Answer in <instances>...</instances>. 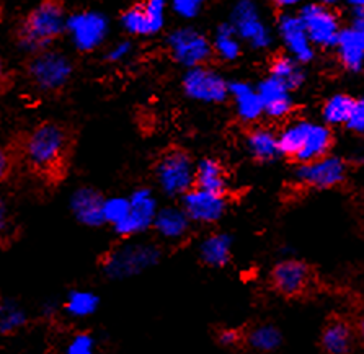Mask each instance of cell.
Masks as SVG:
<instances>
[{"label":"cell","mask_w":364,"mask_h":354,"mask_svg":"<svg viewBox=\"0 0 364 354\" xmlns=\"http://www.w3.org/2000/svg\"><path fill=\"white\" fill-rule=\"evenodd\" d=\"M159 211L156 195L151 188H137L129 196V214L123 222L113 227L121 237H132L151 229Z\"/></svg>","instance_id":"17"},{"label":"cell","mask_w":364,"mask_h":354,"mask_svg":"<svg viewBox=\"0 0 364 354\" xmlns=\"http://www.w3.org/2000/svg\"><path fill=\"white\" fill-rule=\"evenodd\" d=\"M353 9V12H364V0H345Z\"/></svg>","instance_id":"45"},{"label":"cell","mask_w":364,"mask_h":354,"mask_svg":"<svg viewBox=\"0 0 364 354\" xmlns=\"http://www.w3.org/2000/svg\"><path fill=\"white\" fill-rule=\"evenodd\" d=\"M12 85V80H10V74L7 68H5L4 60L0 59V93L7 90V88Z\"/></svg>","instance_id":"44"},{"label":"cell","mask_w":364,"mask_h":354,"mask_svg":"<svg viewBox=\"0 0 364 354\" xmlns=\"http://www.w3.org/2000/svg\"><path fill=\"white\" fill-rule=\"evenodd\" d=\"M26 322V315L15 304H0V333H14Z\"/></svg>","instance_id":"33"},{"label":"cell","mask_w":364,"mask_h":354,"mask_svg":"<svg viewBox=\"0 0 364 354\" xmlns=\"http://www.w3.org/2000/svg\"><path fill=\"white\" fill-rule=\"evenodd\" d=\"M209 0H170L172 12L183 20H195L206 7Z\"/></svg>","instance_id":"35"},{"label":"cell","mask_w":364,"mask_h":354,"mask_svg":"<svg viewBox=\"0 0 364 354\" xmlns=\"http://www.w3.org/2000/svg\"><path fill=\"white\" fill-rule=\"evenodd\" d=\"M65 23L63 0H41L16 26V41L33 53L43 51L64 35Z\"/></svg>","instance_id":"3"},{"label":"cell","mask_w":364,"mask_h":354,"mask_svg":"<svg viewBox=\"0 0 364 354\" xmlns=\"http://www.w3.org/2000/svg\"><path fill=\"white\" fill-rule=\"evenodd\" d=\"M181 90L195 103L218 107L229 102V79L209 64L186 69L181 77Z\"/></svg>","instance_id":"8"},{"label":"cell","mask_w":364,"mask_h":354,"mask_svg":"<svg viewBox=\"0 0 364 354\" xmlns=\"http://www.w3.org/2000/svg\"><path fill=\"white\" fill-rule=\"evenodd\" d=\"M269 4L274 9H278L279 12H294L296 9L306 4V0H269Z\"/></svg>","instance_id":"42"},{"label":"cell","mask_w":364,"mask_h":354,"mask_svg":"<svg viewBox=\"0 0 364 354\" xmlns=\"http://www.w3.org/2000/svg\"><path fill=\"white\" fill-rule=\"evenodd\" d=\"M141 7L151 25L152 35L161 33L165 26V14H167L168 0H142Z\"/></svg>","instance_id":"34"},{"label":"cell","mask_w":364,"mask_h":354,"mask_svg":"<svg viewBox=\"0 0 364 354\" xmlns=\"http://www.w3.org/2000/svg\"><path fill=\"white\" fill-rule=\"evenodd\" d=\"M281 157L296 165H304L332 154L333 129L322 121L291 118L278 131Z\"/></svg>","instance_id":"2"},{"label":"cell","mask_w":364,"mask_h":354,"mask_svg":"<svg viewBox=\"0 0 364 354\" xmlns=\"http://www.w3.org/2000/svg\"><path fill=\"white\" fill-rule=\"evenodd\" d=\"M353 104H355V97L345 92L333 93V95L325 98V102L322 103L321 121L332 129L336 126H345L350 118Z\"/></svg>","instance_id":"28"},{"label":"cell","mask_w":364,"mask_h":354,"mask_svg":"<svg viewBox=\"0 0 364 354\" xmlns=\"http://www.w3.org/2000/svg\"><path fill=\"white\" fill-rule=\"evenodd\" d=\"M211 44L214 58L224 64L235 63V60L242 58V53H244V43L237 36L235 30L229 21H223V23L216 26L211 36Z\"/></svg>","instance_id":"26"},{"label":"cell","mask_w":364,"mask_h":354,"mask_svg":"<svg viewBox=\"0 0 364 354\" xmlns=\"http://www.w3.org/2000/svg\"><path fill=\"white\" fill-rule=\"evenodd\" d=\"M16 162V156L12 146L0 147V183L12 175Z\"/></svg>","instance_id":"39"},{"label":"cell","mask_w":364,"mask_h":354,"mask_svg":"<svg viewBox=\"0 0 364 354\" xmlns=\"http://www.w3.org/2000/svg\"><path fill=\"white\" fill-rule=\"evenodd\" d=\"M161 258V252L152 243H129L118 248L107 258L103 268L109 278H129L154 267Z\"/></svg>","instance_id":"11"},{"label":"cell","mask_w":364,"mask_h":354,"mask_svg":"<svg viewBox=\"0 0 364 354\" xmlns=\"http://www.w3.org/2000/svg\"><path fill=\"white\" fill-rule=\"evenodd\" d=\"M358 333H360L361 340L364 341V312H363V315L360 317V322H358Z\"/></svg>","instance_id":"47"},{"label":"cell","mask_w":364,"mask_h":354,"mask_svg":"<svg viewBox=\"0 0 364 354\" xmlns=\"http://www.w3.org/2000/svg\"><path fill=\"white\" fill-rule=\"evenodd\" d=\"M228 21L240 41L253 51L267 53L277 41L274 26H269L263 18L262 7L257 0H235Z\"/></svg>","instance_id":"5"},{"label":"cell","mask_w":364,"mask_h":354,"mask_svg":"<svg viewBox=\"0 0 364 354\" xmlns=\"http://www.w3.org/2000/svg\"><path fill=\"white\" fill-rule=\"evenodd\" d=\"M274 35L283 46L284 54L296 59L297 63L307 68L309 64L316 60L317 49L309 40L304 25L296 12H281L278 15Z\"/></svg>","instance_id":"12"},{"label":"cell","mask_w":364,"mask_h":354,"mask_svg":"<svg viewBox=\"0 0 364 354\" xmlns=\"http://www.w3.org/2000/svg\"><path fill=\"white\" fill-rule=\"evenodd\" d=\"M355 345V331L343 318H332L325 325L321 346L327 354H348Z\"/></svg>","instance_id":"27"},{"label":"cell","mask_w":364,"mask_h":354,"mask_svg":"<svg viewBox=\"0 0 364 354\" xmlns=\"http://www.w3.org/2000/svg\"><path fill=\"white\" fill-rule=\"evenodd\" d=\"M75 131L60 121H43L12 144L16 160L44 180H59L68 171L74 154Z\"/></svg>","instance_id":"1"},{"label":"cell","mask_w":364,"mask_h":354,"mask_svg":"<svg viewBox=\"0 0 364 354\" xmlns=\"http://www.w3.org/2000/svg\"><path fill=\"white\" fill-rule=\"evenodd\" d=\"M105 198L93 188H79L70 199V209L80 224L88 227H100L103 220Z\"/></svg>","instance_id":"21"},{"label":"cell","mask_w":364,"mask_h":354,"mask_svg":"<svg viewBox=\"0 0 364 354\" xmlns=\"http://www.w3.org/2000/svg\"><path fill=\"white\" fill-rule=\"evenodd\" d=\"M165 48L173 63L185 69L208 65L214 58L211 36L190 25L170 31L165 38Z\"/></svg>","instance_id":"7"},{"label":"cell","mask_w":364,"mask_h":354,"mask_svg":"<svg viewBox=\"0 0 364 354\" xmlns=\"http://www.w3.org/2000/svg\"><path fill=\"white\" fill-rule=\"evenodd\" d=\"M244 147L255 162L272 163L281 157L278 131L267 124L250 126L244 137Z\"/></svg>","instance_id":"19"},{"label":"cell","mask_w":364,"mask_h":354,"mask_svg":"<svg viewBox=\"0 0 364 354\" xmlns=\"http://www.w3.org/2000/svg\"><path fill=\"white\" fill-rule=\"evenodd\" d=\"M14 235V220L12 214L9 211V206L4 199H0V243L4 240L12 239Z\"/></svg>","instance_id":"40"},{"label":"cell","mask_w":364,"mask_h":354,"mask_svg":"<svg viewBox=\"0 0 364 354\" xmlns=\"http://www.w3.org/2000/svg\"><path fill=\"white\" fill-rule=\"evenodd\" d=\"M121 26L131 36H154L149 20L141 4L132 5L121 14Z\"/></svg>","instance_id":"30"},{"label":"cell","mask_w":364,"mask_h":354,"mask_svg":"<svg viewBox=\"0 0 364 354\" xmlns=\"http://www.w3.org/2000/svg\"><path fill=\"white\" fill-rule=\"evenodd\" d=\"M307 31V36L316 49H333L338 38L341 20L332 7H325L317 2H306L296 10Z\"/></svg>","instance_id":"10"},{"label":"cell","mask_w":364,"mask_h":354,"mask_svg":"<svg viewBox=\"0 0 364 354\" xmlns=\"http://www.w3.org/2000/svg\"><path fill=\"white\" fill-rule=\"evenodd\" d=\"M196 162L181 147H172L159 156L154 175L164 195L181 198L195 186Z\"/></svg>","instance_id":"6"},{"label":"cell","mask_w":364,"mask_h":354,"mask_svg":"<svg viewBox=\"0 0 364 354\" xmlns=\"http://www.w3.org/2000/svg\"><path fill=\"white\" fill-rule=\"evenodd\" d=\"M129 214V198L113 196L103 201V220L105 224L117 227L128 218Z\"/></svg>","instance_id":"32"},{"label":"cell","mask_w":364,"mask_h":354,"mask_svg":"<svg viewBox=\"0 0 364 354\" xmlns=\"http://www.w3.org/2000/svg\"><path fill=\"white\" fill-rule=\"evenodd\" d=\"M98 309V297L90 291H74L70 292L65 302V311L73 317L84 318L92 315Z\"/></svg>","instance_id":"31"},{"label":"cell","mask_w":364,"mask_h":354,"mask_svg":"<svg viewBox=\"0 0 364 354\" xmlns=\"http://www.w3.org/2000/svg\"><path fill=\"white\" fill-rule=\"evenodd\" d=\"M234 242L225 232H213L204 237L198 248L201 262L209 268H224L232 258Z\"/></svg>","instance_id":"24"},{"label":"cell","mask_w":364,"mask_h":354,"mask_svg":"<svg viewBox=\"0 0 364 354\" xmlns=\"http://www.w3.org/2000/svg\"><path fill=\"white\" fill-rule=\"evenodd\" d=\"M351 26L358 31V35H360L361 41L364 44V15L361 12H353Z\"/></svg>","instance_id":"43"},{"label":"cell","mask_w":364,"mask_h":354,"mask_svg":"<svg viewBox=\"0 0 364 354\" xmlns=\"http://www.w3.org/2000/svg\"><path fill=\"white\" fill-rule=\"evenodd\" d=\"M345 128L351 131L353 134H364V97L355 98V104H353Z\"/></svg>","instance_id":"36"},{"label":"cell","mask_w":364,"mask_h":354,"mask_svg":"<svg viewBox=\"0 0 364 354\" xmlns=\"http://www.w3.org/2000/svg\"><path fill=\"white\" fill-rule=\"evenodd\" d=\"M348 178V162L343 157L328 154L314 162L296 165V183L314 191H327L341 186Z\"/></svg>","instance_id":"9"},{"label":"cell","mask_w":364,"mask_h":354,"mask_svg":"<svg viewBox=\"0 0 364 354\" xmlns=\"http://www.w3.org/2000/svg\"><path fill=\"white\" fill-rule=\"evenodd\" d=\"M314 2L322 4V5H325V7H332V9H335L336 5H340L341 2H345V0H314Z\"/></svg>","instance_id":"46"},{"label":"cell","mask_w":364,"mask_h":354,"mask_svg":"<svg viewBox=\"0 0 364 354\" xmlns=\"http://www.w3.org/2000/svg\"><path fill=\"white\" fill-rule=\"evenodd\" d=\"M68 354H95V340L90 335H75L68 345Z\"/></svg>","instance_id":"38"},{"label":"cell","mask_w":364,"mask_h":354,"mask_svg":"<svg viewBox=\"0 0 364 354\" xmlns=\"http://www.w3.org/2000/svg\"><path fill=\"white\" fill-rule=\"evenodd\" d=\"M152 227L164 240L178 242L188 235L191 220L181 206H165L159 208Z\"/></svg>","instance_id":"22"},{"label":"cell","mask_w":364,"mask_h":354,"mask_svg":"<svg viewBox=\"0 0 364 354\" xmlns=\"http://www.w3.org/2000/svg\"><path fill=\"white\" fill-rule=\"evenodd\" d=\"M25 72L38 90L49 95H59L73 79L74 65L63 53L48 48L35 51L26 59Z\"/></svg>","instance_id":"4"},{"label":"cell","mask_w":364,"mask_h":354,"mask_svg":"<svg viewBox=\"0 0 364 354\" xmlns=\"http://www.w3.org/2000/svg\"><path fill=\"white\" fill-rule=\"evenodd\" d=\"M245 341L253 351L268 354L277 351L281 346V343H283V335H281V331L274 325L263 323L253 326V328L247 333Z\"/></svg>","instance_id":"29"},{"label":"cell","mask_w":364,"mask_h":354,"mask_svg":"<svg viewBox=\"0 0 364 354\" xmlns=\"http://www.w3.org/2000/svg\"><path fill=\"white\" fill-rule=\"evenodd\" d=\"M242 340H244V336H242L239 330L234 328H224L218 333L219 345H223L224 348H234L237 345H240Z\"/></svg>","instance_id":"41"},{"label":"cell","mask_w":364,"mask_h":354,"mask_svg":"<svg viewBox=\"0 0 364 354\" xmlns=\"http://www.w3.org/2000/svg\"><path fill=\"white\" fill-rule=\"evenodd\" d=\"M229 102L232 103L235 118L242 124L255 126L263 118V104L257 87L244 79L229 80Z\"/></svg>","instance_id":"18"},{"label":"cell","mask_w":364,"mask_h":354,"mask_svg":"<svg viewBox=\"0 0 364 354\" xmlns=\"http://www.w3.org/2000/svg\"><path fill=\"white\" fill-rule=\"evenodd\" d=\"M132 49H134V46H132V43L129 40L118 41L109 46L107 54H105V59H107V63L109 64L123 63V60H126L131 56Z\"/></svg>","instance_id":"37"},{"label":"cell","mask_w":364,"mask_h":354,"mask_svg":"<svg viewBox=\"0 0 364 354\" xmlns=\"http://www.w3.org/2000/svg\"><path fill=\"white\" fill-rule=\"evenodd\" d=\"M268 75L274 77L281 84L289 88L292 93L299 92L307 84V69L306 65L297 63L288 54H277L269 59Z\"/></svg>","instance_id":"23"},{"label":"cell","mask_w":364,"mask_h":354,"mask_svg":"<svg viewBox=\"0 0 364 354\" xmlns=\"http://www.w3.org/2000/svg\"><path fill=\"white\" fill-rule=\"evenodd\" d=\"M181 209L188 215L191 224L213 225L228 213V198L220 193H211L193 186L181 196Z\"/></svg>","instance_id":"14"},{"label":"cell","mask_w":364,"mask_h":354,"mask_svg":"<svg viewBox=\"0 0 364 354\" xmlns=\"http://www.w3.org/2000/svg\"><path fill=\"white\" fill-rule=\"evenodd\" d=\"M361 14H363V15H364V12H361Z\"/></svg>","instance_id":"48"},{"label":"cell","mask_w":364,"mask_h":354,"mask_svg":"<svg viewBox=\"0 0 364 354\" xmlns=\"http://www.w3.org/2000/svg\"><path fill=\"white\" fill-rule=\"evenodd\" d=\"M228 185H229L228 170H225L220 160L214 157H203L198 160L196 170H195L196 188L225 195V191H228Z\"/></svg>","instance_id":"25"},{"label":"cell","mask_w":364,"mask_h":354,"mask_svg":"<svg viewBox=\"0 0 364 354\" xmlns=\"http://www.w3.org/2000/svg\"><path fill=\"white\" fill-rule=\"evenodd\" d=\"M269 283L281 296L299 297L311 289L312 271L301 259L284 258L273 267Z\"/></svg>","instance_id":"16"},{"label":"cell","mask_w":364,"mask_h":354,"mask_svg":"<svg viewBox=\"0 0 364 354\" xmlns=\"http://www.w3.org/2000/svg\"><path fill=\"white\" fill-rule=\"evenodd\" d=\"M65 31L73 38L74 46L80 53H92L107 40L109 25L108 18L95 10H85L68 16Z\"/></svg>","instance_id":"13"},{"label":"cell","mask_w":364,"mask_h":354,"mask_svg":"<svg viewBox=\"0 0 364 354\" xmlns=\"http://www.w3.org/2000/svg\"><path fill=\"white\" fill-rule=\"evenodd\" d=\"M263 104V118L269 123H286L296 112V98L288 87L272 75H264L255 84Z\"/></svg>","instance_id":"15"},{"label":"cell","mask_w":364,"mask_h":354,"mask_svg":"<svg viewBox=\"0 0 364 354\" xmlns=\"http://www.w3.org/2000/svg\"><path fill=\"white\" fill-rule=\"evenodd\" d=\"M332 51L341 68L351 74L364 70V44L351 25L343 26Z\"/></svg>","instance_id":"20"}]
</instances>
